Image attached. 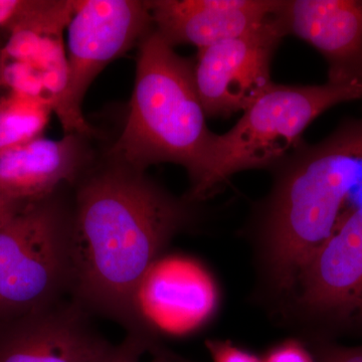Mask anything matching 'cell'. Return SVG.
I'll use <instances>...</instances> for the list:
<instances>
[{
  "label": "cell",
  "instance_id": "3957f363",
  "mask_svg": "<svg viewBox=\"0 0 362 362\" xmlns=\"http://www.w3.org/2000/svg\"><path fill=\"white\" fill-rule=\"evenodd\" d=\"M194 65L156 32L140 42L129 113L109 158L145 173L173 163L199 170L214 132L207 128Z\"/></svg>",
  "mask_w": 362,
  "mask_h": 362
},
{
  "label": "cell",
  "instance_id": "7a4b0ae2",
  "mask_svg": "<svg viewBox=\"0 0 362 362\" xmlns=\"http://www.w3.org/2000/svg\"><path fill=\"white\" fill-rule=\"evenodd\" d=\"M272 170L273 187L255 214V240L266 285L289 296L362 187V117L343 121L316 144L297 145Z\"/></svg>",
  "mask_w": 362,
  "mask_h": 362
},
{
  "label": "cell",
  "instance_id": "277c9868",
  "mask_svg": "<svg viewBox=\"0 0 362 362\" xmlns=\"http://www.w3.org/2000/svg\"><path fill=\"white\" fill-rule=\"evenodd\" d=\"M362 99V85L274 84L223 134L214 133L187 197L201 202L216 194L232 176L250 169L273 168L295 149L314 120L332 107Z\"/></svg>",
  "mask_w": 362,
  "mask_h": 362
},
{
  "label": "cell",
  "instance_id": "9a60e30c",
  "mask_svg": "<svg viewBox=\"0 0 362 362\" xmlns=\"http://www.w3.org/2000/svg\"><path fill=\"white\" fill-rule=\"evenodd\" d=\"M160 342L140 335L126 334L122 341L112 345L99 362H140L142 356Z\"/></svg>",
  "mask_w": 362,
  "mask_h": 362
},
{
  "label": "cell",
  "instance_id": "52a82bcc",
  "mask_svg": "<svg viewBox=\"0 0 362 362\" xmlns=\"http://www.w3.org/2000/svg\"><path fill=\"white\" fill-rule=\"evenodd\" d=\"M289 297L297 313L322 333L318 340L362 335V206L347 207Z\"/></svg>",
  "mask_w": 362,
  "mask_h": 362
},
{
  "label": "cell",
  "instance_id": "8992f818",
  "mask_svg": "<svg viewBox=\"0 0 362 362\" xmlns=\"http://www.w3.org/2000/svg\"><path fill=\"white\" fill-rule=\"evenodd\" d=\"M68 28L65 87L52 104L65 134L92 136L83 114V102L100 73L112 61L140 45L154 25L148 1H74Z\"/></svg>",
  "mask_w": 362,
  "mask_h": 362
},
{
  "label": "cell",
  "instance_id": "9c48e42d",
  "mask_svg": "<svg viewBox=\"0 0 362 362\" xmlns=\"http://www.w3.org/2000/svg\"><path fill=\"white\" fill-rule=\"evenodd\" d=\"M74 299L0 322V362H99L110 342Z\"/></svg>",
  "mask_w": 362,
  "mask_h": 362
},
{
  "label": "cell",
  "instance_id": "2e32d148",
  "mask_svg": "<svg viewBox=\"0 0 362 362\" xmlns=\"http://www.w3.org/2000/svg\"><path fill=\"white\" fill-rule=\"evenodd\" d=\"M310 350L315 362H362V344L346 346L318 340Z\"/></svg>",
  "mask_w": 362,
  "mask_h": 362
},
{
  "label": "cell",
  "instance_id": "44dd1931",
  "mask_svg": "<svg viewBox=\"0 0 362 362\" xmlns=\"http://www.w3.org/2000/svg\"><path fill=\"white\" fill-rule=\"evenodd\" d=\"M149 354H152L151 362H195L176 356L173 352L164 349L160 344L156 345Z\"/></svg>",
  "mask_w": 362,
  "mask_h": 362
},
{
  "label": "cell",
  "instance_id": "6da1fadb",
  "mask_svg": "<svg viewBox=\"0 0 362 362\" xmlns=\"http://www.w3.org/2000/svg\"><path fill=\"white\" fill-rule=\"evenodd\" d=\"M192 204L114 159L92 166L71 201V299L126 334L159 341L142 290L161 252L192 223Z\"/></svg>",
  "mask_w": 362,
  "mask_h": 362
},
{
  "label": "cell",
  "instance_id": "4fadbf2b",
  "mask_svg": "<svg viewBox=\"0 0 362 362\" xmlns=\"http://www.w3.org/2000/svg\"><path fill=\"white\" fill-rule=\"evenodd\" d=\"M154 300L158 315L178 325H195L211 315L218 291L209 275L185 262L166 264L154 277Z\"/></svg>",
  "mask_w": 362,
  "mask_h": 362
},
{
  "label": "cell",
  "instance_id": "d6986e66",
  "mask_svg": "<svg viewBox=\"0 0 362 362\" xmlns=\"http://www.w3.org/2000/svg\"><path fill=\"white\" fill-rule=\"evenodd\" d=\"M28 6V0H0V28L11 30Z\"/></svg>",
  "mask_w": 362,
  "mask_h": 362
},
{
  "label": "cell",
  "instance_id": "8fae6325",
  "mask_svg": "<svg viewBox=\"0 0 362 362\" xmlns=\"http://www.w3.org/2000/svg\"><path fill=\"white\" fill-rule=\"evenodd\" d=\"M282 0H153L154 30L175 47L202 49L256 30L273 18Z\"/></svg>",
  "mask_w": 362,
  "mask_h": 362
},
{
  "label": "cell",
  "instance_id": "30bf717a",
  "mask_svg": "<svg viewBox=\"0 0 362 362\" xmlns=\"http://www.w3.org/2000/svg\"><path fill=\"white\" fill-rule=\"evenodd\" d=\"M278 16L286 35L313 45L325 58L328 82L361 84V0H282Z\"/></svg>",
  "mask_w": 362,
  "mask_h": 362
},
{
  "label": "cell",
  "instance_id": "ffe728a7",
  "mask_svg": "<svg viewBox=\"0 0 362 362\" xmlns=\"http://www.w3.org/2000/svg\"><path fill=\"white\" fill-rule=\"evenodd\" d=\"M28 204H21V202L13 201L7 197L0 195V226L11 220L16 214L20 213Z\"/></svg>",
  "mask_w": 362,
  "mask_h": 362
},
{
  "label": "cell",
  "instance_id": "5b68a950",
  "mask_svg": "<svg viewBox=\"0 0 362 362\" xmlns=\"http://www.w3.org/2000/svg\"><path fill=\"white\" fill-rule=\"evenodd\" d=\"M71 218L73 206L59 190L0 226V322L70 295Z\"/></svg>",
  "mask_w": 362,
  "mask_h": 362
},
{
  "label": "cell",
  "instance_id": "e0dca14e",
  "mask_svg": "<svg viewBox=\"0 0 362 362\" xmlns=\"http://www.w3.org/2000/svg\"><path fill=\"white\" fill-rule=\"evenodd\" d=\"M263 362H315V359L303 343L290 339L274 347Z\"/></svg>",
  "mask_w": 362,
  "mask_h": 362
},
{
  "label": "cell",
  "instance_id": "5bb4252c",
  "mask_svg": "<svg viewBox=\"0 0 362 362\" xmlns=\"http://www.w3.org/2000/svg\"><path fill=\"white\" fill-rule=\"evenodd\" d=\"M52 112L45 100L11 92L0 99V153L42 137Z\"/></svg>",
  "mask_w": 362,
  "mask_h": 362
},
{
  "label": "cell",
  "instance_id": "ac0fdd59",
  "mask_svg": "<svg viewBox=\"0 0 362 362\" xmlns=\"http://www.w3.org/2000/svg\"><path fill=\"white\" fill-rule=\"evenodd\" d=\"M207 351L213 362H263L254 354L221 340H207Z\"/></svg>",
  "mask_w": 362,
  "mask_h": 362
},
{
  "label": "cell",
  "instance_id": "ba28073f",
  "mask_svg": "<svg viewBox=\"0 0 362 362\" xmlns=\"http://www.w3.org/2000/svg\"><path fill=\"white\" fill-rule=\"evenodd\" d=\"M278 11L246 35L199 49L195 85L206 117L244 112L272 84V59L287 35Z\"/></svg>",
  "mask_w": 362,
  "mask_h": 362
},
{
  "label": "cell",
  "instance_id": "7c38bea8",
  "mask_svg": "<svg viewBox=\"0 0 362 362\" xmlns=\"http://www.w3.org/2000/svg\"><path fill=\"white\" fill-rule=\"evenodd\" d=\"M89 136L40 137L0 153V195L21 202L42 201L65 185H76L92 168Z\"/></svg>",
  "mask_w": 362,
  "mask_h": 362
},
{
  "label": "cell",
  "instance_id": "7402d4cb",
  "mask_svg": "<svg viewBox=\"0 0 362 362\" xmlns=\"http://www.w3.org/2000/svg\"><path fill=\"white\" fill-rule=\"evenodd\" d=\"M361 85H362V82H361Z\"/></svg>",
  "mask_w": 362,
  "mask_h": 362
}]
</instances>
